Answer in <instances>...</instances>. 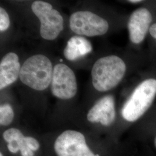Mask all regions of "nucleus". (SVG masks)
Listing matches in <instances>:
<instances>
[{"instance_id":"obj_3","label":"nucleus","mask_w":156,"mask_h":156,"mask_svg":"<svg viewBox=\"0 0 156 156\" xmlns=\"http://www.w3.org/2000/svg\"><path fill=\"white\" fill-rule=\"evenodd\" d=\"M156 95V79H149L142 82L134 90L123 106V118L129 122L139 119L151 107Z\"/></svg>"},{"instance_id":"obj_13","label":"nucleus","mask_w":156,"mask_h":156,"mask_svg":"<svg viewBox=\"0 0 156 156\" xmlns=\"http://www.w3.org/2000/svg\"><path fill=\"white\" fill-rule=\"evenodd\" d=\"M14 112L9 104H5L0 106V124L8 126L11 124L14 119Z\"/></svg>"},{"instance_id":"obj_16","label":"nucleus","mask_w":156,"mask_h":156,"mask_svg":"<svg viewBox=\"0 0 156 156\" xmlns=\"http://www.w3.org/2000/svg\"><path fill=\"white\" fill-rule=\"evenodd\" d=\"M149 33L154 38L156 39V23L151 26L149 29Z\"/></svg>"},{"instance_id":"obj_14","label":"nucleus","mask_w":156,"mask_h":156,"mask_svg":"<svg viewBox=\"0 0 156 156\" xmlns=\"http://www.w3.org/2000/svg\"><path fill=\"white\" fill-rule=\"evenodd\" d=\"M10 26V19L5 10L0 8V31L1 32L5 31Z\"/></svg>"},{"instance_id":"obj_9","label":"nucleus","mask_w":156,"mask_h":156,"mask_svg":"<svg viewBox=\"0 0 156 156\" xmlns=\"http://www.w3.org/2000/svg\"><path fill=\"white\" fill-rule=\"evenodd\" d=\"M115 117V100L112 95L104 96L97 101L87 115V119L90 123H100L105 126L112 124Z\"/></svg>"},{"instance_id":"obj_18","label":"nucleus","mask_w":156,"mask_h":156,"mask_svg":"<svg viewBox=\"0 0 156 156\" xmlns=\"http://www.w3.org/2000/svg\"><path fill=\"white\" fill-rule=\"evenodd\" d=\"M154 146H155L156 148V137H155V139H154Z\"/></svg>"},{"instance_id":"obj_6","label":"nucleus","mask_w":156,"mask_h":156,"mask_svg":"<svg viewBox=\"0 0 156 156\" xmlns=\"http://www.w3.org/2000/svg\"><path fill=\"white\" fill-rule=\"evenodd\" d=\"M54 149L57 156H95L83 134L74 130L62 132L56 138Z\"/></svg>"},{"instance_id":"obj_8","label":"nucleus","mask_w":156,"mask_h":156,"mask_svg":"<svg viewBox=\"0 0 156 156\" xmlns=\"http://www.w3.org/2000/svg\"><path fill=\"white\" fill-rule=\"evenodd\" d=\"M151 12L145 8H139L132 13L127 26L129 38L133 43L139 44L144 40L151 27Z\"/></svg>"},{"instance_id":"obj_15","label":"nucleus","mask_w":156,"mask_h":156,"mask_svg":"<svg viewBox=\"0 0 156 156\" xmlns=\"http://www.w3.org/2000/svg\"><path fill=\"white\" fill-rule=\"evenodd\" d=\"M26 144L32 151H38L40 147V145L37 140L31 136H26Z\"/></svg>"},{"instance_id":"obj_20","label":"nucleus","mask_w":156,"mask_h":156,"mask_svg":"<svg viewBox=\"0 0 156 156\" xmlns=\"http://www.w3.org/2000/svg\"><path fill=\"white\" fill-rule=\"evenodd\" d=\"M95 156H100V155L98 154H95Z\"/></svg>"},{"instance_id":"obj_1","label":"nucleus","mask_w":156,"mask_h":156,"mask_svg":"<svg viewBox=\"0 0 156 156\" xmlns=\"http://www.w3.org/2000/svg\"><path fill=\"white\" fill-rule=\"evenodd\" d=\"M126 71V64L119 57L112 55L100 58L91 69L93 85L101 92L111 90L122 81Z\"/></svg>"},{"instance_id":"obj_17","label":"nucleus","mask_w":156,"mask_h":156,"mask_svg":"<svg viewBox=\"0 0 156 156\" xmlns=\"http://www.w3.org/2000/svg\"><path fill=\"white\" fill-rule=\"evenodd\" d=\"M128 2H131V3H138V2H142V1H141V0H131V1H128Z\"/></svg>"},{"instance_id":"obj_12","label":"nucleus","mask_w":156,"mask_h":156,"mask_svg":"<svg viewBox=\"0 0 156 156\" xmlns=\"http://www.w3.org/2000/svg\"><path fill=\"white\" fill-rule=\"evenodd\" d=\"M3 138L8 143V149L12 153L20 151L22 156H34L33 151L26 144V136L19 129L15 128L6 129L3 133Z\"/></svg>"},{"instance_id":"obj_19","label":"nucleus","mask_w":156,"mask_h":156,"mask_svg":"<svg viewBox=\"0 0 156 156\" xmlns=\"http://www.w3.org/2000/svg\"><path fill=\"white\" fill-rule=\"evenodd\" d=\"M0 156H3V154H2V153L1 152V153H0Z\"/></svg>"},{"instance_id":"obj_10","label":"nucleus","mask_w":156,"mask_h":156,"mask_svg":"<svg viewBox=\"0 0 156 156\" xmlns=\"http://www.w3.org/2000/svg\"><path fill=\"white\" fill-rule=\"evenodd\" d=\"M19 57L15 53L9 52L0 62V89H4L14 82L19 77L21 70Z\"/></svg>"},{"instance_id":"obj_2","label":"nucleus","mask_w":156,"mask_h":156,"mask_svg":"<svg viewBox=\"0 0 156 156\" xmlns=\"http://www.w3.org/2000/svg\"><path fill=\"white\" fill-rule=\"evenodd\" d=\"M53 72L49 58L43 55H35L23 63L19 78L23 83L32 89L43 91L51 84Z\"/></svg>"},{"instance_id":"obj_7","label":"nucleus","mask_w":156,"mask_h":156,"mask_svg":"<svg viewBox=\"0 0 156 156\" xmlns=\"http://www.w3.org/2000/svg\"><path fill=\"white\" fill-rule=\"evenodd\" d=\"M77 90L76 78L73 70L64 64H56L51 82L53 95L62 100H69L75 97Z\"/></svg>"},{"instance_id":"obj_11","label":"nucleus","mask_w":156,"mask_h":156,"mask_svg":"<svg viewBox=\"0 0 156 156\" xmlns=\"http://www.w3.org/2000/svg\"><path fill=\"white\" fill-rule=\"evenodd\" d=\"M92 50V45L89 40L82 36L76 35L68 40L63 53L68 60L75 61L89 54Z\"/></svg>"},{"instance_id":"obj_4","label":"nucleus","mask_w":156,"mask_h":156,"mask_svg":"<svg viewBox=\"0 0 156 156\" xmlns=\"http://www.w3.org/2000/svg\"><path fill=\"white\" fill-rule=\"evenodd\" d=\"M31 9L41 22V36L48 41L57 38L64 29V20L60 12L50 3L42 1H34Z\"/></svg>"},{"instance_id":"obj_5","label":"nucleus","mask_w":156,"mask_h":156,"mask_svg":"<svg viewBox=\"0 0 156 156\" xmlns=\"http://www.w3.org/2000/svg\"><path fill=\"white\" fill-rule=\"evenodd\" d=\"M72 31L79 36L96 37L104 35L109 29L106 20L90 11H78L69 19Z\"/></svg>"}]
</instances>
